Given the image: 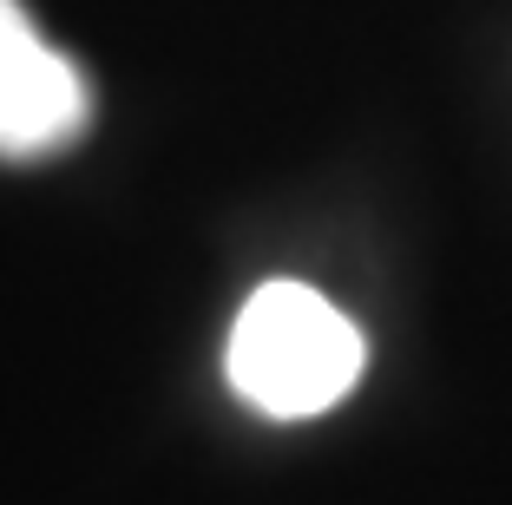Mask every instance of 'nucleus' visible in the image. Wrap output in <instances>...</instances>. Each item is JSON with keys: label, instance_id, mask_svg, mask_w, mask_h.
<instances>
[{"label": "nucleus", "instance_id": "1", "mask_svg": "<svg viewBox=\"0 0 512 505\" xmlns=\"http://www.w3.org/2000/svg\"><path fill=\"white\" fill-rule=\"evenodd\" d=\"M368 368V342L355 315H342L322 289L276 283L250 289V302L230 322L224 374L237 401L263 420H316L355 394Z\"/></svg>", "mask_w": 512, "mask_h": 505}, {"label": "nucleus", "instance_id": "2", "mask_svg": "<svg viewBox=\"0 0 512 505\" xmlns=\"http://www.w3.org/2000/svg\"><path fill=\"white\" fill-rule=\"evenodd\" d=\"M92 125V86L33 27L20 0H0V164H40L79 145Z\"/></svg>", "mask_w": 512, "mask_h": 505}]
</instances>
